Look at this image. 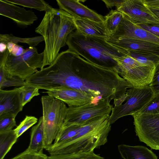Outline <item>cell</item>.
Instances as JSON below:
<instances>
[{
  "label": "cell",
  "instance_id": "obj_1",
  "mask_svg": "<svg viewBox=\"0 0 159 159\" xmlns=\"http://www.w3.org/2000/svg\"><path fill=\"white\" fill-rule=\"evenodd\" d=\"M75 29L74 17L67 12L54 8L45 12L35 30L43 36L45 42L43 68L53 63L61 48L66 44L68 36Z\"/></svg>",
  "mask_w": 159,
  "mask_h": 159
},
{
  "label": "cell",
  "instance_id": "obj_2",
  "mask_svg": "<svg viewBox=\"0 0 159 159\" xmlns=\"http://www.w3.org/2000/svg\"><path fill=\"white\" fill-rule=\"evenodd\" d=\"M106 39L102 37L85 36L75 30L69 34L66 44L69 50L91 63L119 70L117 62L114 58L127 55L128 51L111 44Z\"/></svg>",
  "mask_w": 159,
  "mask_h": 159
},
{
  "label": "cell",
  "instance_id": "obj_3",
  "mask_svg": "<svg viewBox=\"0 0 159 159\" xmlns=\"http://www.w3.org/2000/svg\"><path fill=\"white\" fill-rule=\"evenodd\" d=\"M110 116H105L81 126L78 133L70 140L57 146H50L45 149L50 155L93 151L107 141L111 129L108 121Z\"/></svg>",
  "mask_w": 159,
  "mask_h": 159
},
{
  "label": "cell",
  "instance_id": "obj_4",
  "mask_svg": "<svg viewBox=\"0 0 159 159\" xmlns=\"http://www.w3.org/2000/svg\"><path fill=\"white\" fill-rule=\"evenodd\" d=\"M44 149L52 144L63 128L67 108L63 101L49 95L42 97Z\"/></svg>",
  "mask_w": 159,
  "mask_h": 159
},
{
  "label": "cell",
  "instance_id": "obj_5",
  "mask_svg": "<svg viewBox=\"0 0 159 159\" xmlns=\"http://www.w3.org/2000/svg\"><path fill=\"white\" fill-rule=\"evenodd\" d=\"M111 101L109 98H101L96 102L69 107L62 128L75 125L84 126L105 116L110 115L113 107Z\"/></svg>",
  "mask_w": 159,
  "mask_h": 159
},
{
  "label": "cell",
  "instance_id": "obj_6",
  "mask_svg": "<svg viewBox=\"0 0 159 159\" xmlns=\"http://www.w3.org/2000/svg\"><path fill=\"white\" fill-rule=\"evenodd\" d=\"M44 54L43 52L39 53L35 47H29L19 56H13L9 53L5 66L9 73L25 81L37 72V68H43Z\"/></svg>",
  "mask_w": 159,
  "mask_h": 159
},
{
  "label": "cell",
  "instance_id": "obj_7",
  "mask_svg": "<svg viewBox=\"0 0 159 159\" xmlns=\"http://www.w3.org/2000/svg\"><path fill=\"white\" fill-rule=\"evenodd\" d=\"M126 102L113 107L108 121L111 125L118 120L125 116L139 112L153 97L154 94L148 85L134 87L127 89Z\"/></svg>",
  "mask_w": 159,
  "mask_h": 159
},
{
  "label": "cell",
  "instance_id": "obj_8",
  "mask_svg": "<svg viewBox=\"0 0 159 159\" xmlns=\"http://www.w3.org/2000/svg\"><path fill=\"white\" fill-rule=\"evenodd\" d=\"M121 76L134 87H141L151 82L155 66L143 65L128 55L114 58Z\"/></svg>",
  "mask_w": 159,
  "mask_h": 159
},
{
  "label": "cell",
  "instance_id": "obj_9",
  "mask_svg": "<svg viewBox=\"0 0 159 159\" xmlns=\"http://www.w3.org/2000/svg\"><path fill=\"white\" fill-rule=\"evenodd\" d=\"M132 116L139 141L152 149L159 150V113H136Z\"/></svg>",
  "mask_w": 159,
  "mask_h": 159
},
{
  "label": "cell",
  "instance_id": "obj_10",
  "mask_svg": "<svg viewBox=\"0 0 159 159\" xmlns=\"http://www.w3.org/2000/svg\"><path fill=\"white\" fill-rule=\"evenodd\" d=\"M116 10L135 24L159 26V19L144 4L143 0H124Z\"/></svg>",
  "mask_w": 159,
  "mask_h": 159
},
{
  "label": "cell",
  "instance_id": "obj_11",
  "mask_svg": "<svg viewBox=\"0 0 159 159\" xmlns=\"http://www.w3.org/2000/svg\"><path fill=\"white\" fill-rule=\"evenodd\" d=\"M123 18L115 32L107 38L119 40L129 38L141 40L159 45V37L141 28L131 22L123 14Z\"/></svg>",
  "mask_w": 159,
  "mask_h": 159
},
{
  "label": "cell",
  "instance_id": "obj_12",
  "mask_svg": "<svg viewBox=\"0 0 159 159\" xmlns=\"http://www.w3.org/2000/svg\"><path fill=\"white\" fill-rule=\"evenodd\" d=\"M44 93L67 104L69 107H78L92 102L96 98L92 95L80 90L67 87H61Z\"/></svg>",
  "mask_w": 159,
  "mask_h": 159
},
{
  "label": "cell",
  "instance_id": "obj_13",
  "mask_svg": "<svg viewBox=\"0 0 159 159\" xmlns=\"http://www.w3.org/2000/svg\"><path fill=\"white\" fill-rule=\"evenodd\" d=\"M0 15L11 19L21 28L31 25L38 19L32 11L26 10L5 0H0Z\"/></svg>",
  "mask_w": 159,
  "mask_h": 159
},
{
  "label": "cell",
  "instance_id": "obj_14",
  "mask_svg": "<svg viewBox=\"0 0 159 159\" xmlns=\"http://www.w3.org/2000/svg\"><path fill=\"white\" fill-rule=\"evenodd\" d=\"M60 9L67 12L75 18H86L98 21H104V16L75 0H57Z\"/></svg>",
  "mask_w": 159,
  "mask_h": 159
},
{
  "label": "cell",
  "instance_id": "obj_15",
  "mask_svg": "<svg viewBox=\"0 0 159 159\" xmlns=\"http://www.w3.org/2000/svg\"><path fill=\"white\" fill-rule=\"evenodd\" d=\"M21 87L10 90L0 89V116L11 112L16 116L22 111Z\"/></svg>",
  "mask_w": 159,
  "mask_h": 159
},
{
  "label": "cell",
  "instance_id": "obj_16",
  "mask_svg": "<svg viewBox=\"0 0 159 159\" xmlns=\"http://www.w3.org/2000/svg\"><path fill=\"white\" fill-rule=\"evenodd\" d=\"M106 41L113 45L127 51L148 53L159 56V45L150 42L129 38L116 40L107 39Z\"/></svg>",
  "mask_w": 159,
  "mask_h": 159
},
{
  "label": "cell",
  "instance_id": "obj_17",
  "mask_svg": "<svg viewBox=\"0 0 159 159\" xmlns=\"http://www.w3.org/2000/svg\"><path fill=\"white\" fill-rule=\"evenodd\" d=\"M76 31L85 36L108 38L110 35L104 21H98L90 19L74 18Z\"/></svg>",
  "mask_w": 159,
  "mask_h": 159
},
{
  "label": "cell",
  "instance_id": "obj_18",
  "mask_svg": "<svg viewBox=\"0 0 159 159\" xmlns=\"http://www.w3.org/2000/svg\"><path fill=\"white\" fill-rule=\"evenodd\" d=\"M9 53L7 48L4 52L0 54V89H3L4 88L9 87H20L28 85L21 78L11 74L7 70L5 62Z\"/></svg>",
  "mask_w": 159,
  "mask_h": 159
},
{
  "label": "cell",
  "instance_id": "obj_19",
  "mask_svg": "<svg viewBox=\"0 0 159 159\" xmlns=\"http://www.w3.org/2000/svg\"><path fill=\"white\" fill-rule=\"evenodd\" d=\"M118 148L124 159H158L156 155L145 146L121 144L118 145Z\"/></svg>",
  "mask_w": 159,
  "mask_h": 159
},
{
  "label": "cell",
  "instance_id": "obj_20",
  "mask_svg": "<svg viewBox=\"0 0 159 159\" xmlns=\"http://www.w3.org/2000/svg\"><path fill=\"white\" fill-rule=\"evenodd\" d=\"M44 129L43 117L39 119L37 124L31 130L30 143L26 150L30 152L43 153L44 145Z\"/></svg>",
  "mask_w": 159,
  "mask_h": 159
},
{
  "label": "cell",
  "instance_id": "obj_21",
  "mask_svg": "<svg viewBox=\"0 0 159 159\" xmlns=\"http://www.w3.org/2000/svg\"><path fill=\"white\" fill-rule=\"evenodd\" d=\"M18 138L14 129L0 133V159H3Z\"/></svg>",
  "mask_w": 159,
  "mask_h": 159
},
{
  "label": "cell",
  "instance_id": "obj_22",
  "mask_svg": "<svg viewBox=\"0 0 159 159\" xmlns=\"http://www.w3.org/2000/svg\"><path fill=\"white\" fill-rule=\"evenodd\" d=\"M43 41L44 39L42 36L23 38L14 36L12 34H0V43L6 44L8 43H12L16 44L19 43H25L27 44L30 47H35Z\"/></svg>",
  "mask_w": 159,
  "mask_h": 159
},
{
  "label": "cell",
  "instance_id": "obj_23",
  "mask_svg": "<svg viewBox=\"0 0 159 159\" xmlns=\"http://www.w3.org/2000/svg\"><path fill=\"white\" fill-rule=\"evenodd\" d=\"M6 1L25 7L33 8L39 11L46 12L51 11L54 8L43 0H5Z\"/></svg>",
  "mask_w": 159,
  "mask_h": 159
},
{
  "label": "cell",
  "instance_id": "obj_24",
  "mask_svg": "<svg viewBox=\"0 0 159 159\" xmlns=\"http://www.w3.org/2000/svg\"><path fill=\"white\" fill-rule=\"evenodd\" d=\"M127 51V55L143 65L154 66L159 63V56L138 51Z\"/></svg>",
  "mask_w": 159,
  "mask_h": 159
},
{
  "label": "cell",
  "instance_id": "obj_25",
  "mask_svg": "<svg viewBox=\"0 0 159 159\" xmlns=\"http://www.w3.org/2000/svg\"><path fill=\"white\" fill-rule=\"evenodd\" d=\"M123 14L117 10H111L104 16V23L110 36L115 32L123 17Z\"/></svg>",
  "mask_w": 159,
  "mask_h": 159
},
{
  "label": "cell",
  "instance_id": "obj_26",
  "mask_svg": "<svg viewBox=\"0 0 159 159\" xmlns=\"http://www.w3.org/2000/svg\"><path fill=\"white\" fill-rule=\"evenodd\" d=\"M81 127L75 125L63 128L59 136L50 146H57L70 140L78 133Z\"/></svg>",
  "mask_w": 159,
  "mask_h": 159
},
{
  "label": "cell",
  "instance_id": "obj_27",
  "mask_svg": "<svg viewBox=\"0 0 159 159\" xmlns=\"http://www.w3.org/2000/svg\"><path fill=\"white\" fill-rule=\"evenodd\" d=\"M48 159H105L96 154L93 151L68 154H55L48 157Z\"/></svg>",
  "mask_w": 159,
  "mask_h": 159
},
{
  "label": "cell",
  "instance_id": "obj_28",
  "mask_svg": "<svg viewBox=\"0 0 159 159\" xmlns=\"http://www.w3.org/2000/svg\"><path fill=\"white\" fill-rule=\"evenodd\" d=\"M16 116L11 112L0 116V133L9 131L16 126Z\"/></svg>",
  "mask_w": 159,
  "mask_h": 159
},
{
  "label": "cell",
  "instance_id": "obj_29",
  "mask_svg": "<svg viewBox=\"0 0 159 159\" xmlns=\"http://www.w3.org/2000/svg\"><path fill=\"white\" fill-rule=\"evenodd\" d=\"M38 120V119L34 116H26L25 118L14 129L18 138L30 128L37 123Z\"/></svg>",
  "mask_w": 159,
  "mask_h": 159
},
{
  "label": "cell",
  "instance_id": "obj_30",
  "mask_svg": "<svg viewBox=\"0 0 159 159\" xmlns=\"http://www.w3.org/2000/svg\"><path fill=\"white\" fill-rule=\"evenodd\" d=\"M21 87V96L22 105L24 107L26 104L30 102L34 96L40 94L37 88L32 86L29 85L22 86Z\"/></svg>",
  "mask_w": 159,
  "mask_h": 159
},
{
  "label": "cell",
  "instance_id": "obj_31",
  "mask_svg": "<svg viewBox=\"0 0 159 159\" xmlns=\"http://www.w3.org/2000/svg\"><path fill=\"white\" fill-rule=\"evenodd\" d=\"M137 113L156 114L159 113V92L155 94L146 106Z\"/></svg>",
  "mask_w": 159,
  "mask_h": 159
},
{
  "label": "cell",
  "instance_id": "obj_32",
  "mask_svg": "<svg viewBox=\"0 0 159 159\" xmlns=\"http://www.w3.org/2000/svg\"><path fill=\"white\" fill-rule=\"evenodd\" d=\"M48 156L42 153H37L25 150L11 159H48Z\"/></svg>",
  "mask_w": 159,
  "mask_h": 159
},
{
  "label": "cell",
  "instance_id": "obj_33",
  "mask_svg": "<svg viewBox=\"0 0 159 159\" xmlns=\"http://www.w3.org/2000/svg\"><path fill=\"white\" fill-rule=\"evenodd\" d=\"M148 85L154 94L159 92V63L155 66L152 81Z\"/></svg>",
  "mask_w": 159,
  "mask_h": 159
},
{
  "label": "cell",
  "instance_id": "obj_34",
  "mask_svg": "<svg viewBox=\"0 0 159 159\" xmlns=\"http://www.w3.org/2000/svg\"><path fill=\"white\" fill-rule=\"evenodd\" d=\"M6 45L9 54L15 57L21 55L26 50L22 46L12 43H8Z\"/></svg>",
  "mask_w": 159,
  "mask_h": 159
},
{
  "label": "cell",
  "instance_id": "obj_35",
  "mask_svg": "<svg viewBox=\"0 0 159 159\" xmlns=\"http://www.w3.org/2000/svg\"><path fill=\"white\" fill-rule=\"evenodd\" d=\"M136 25L153 34L159 37V26L143 24H138Z\"/></svg>",
  "mask_w": 159,
  "mask_h": 159
},
{
  "label": "cell",
  "instance_id": "obj_36",
  "mask_svg": "<svg viewBox=\"0 0 159 159\" xmlns=\"http://www.w3.org/2000/svg\"><path fill=\"white\" fill-rule=\"evenodd\" d=\"M105 4L107 8L109 9L115 7L116 9L119 8L124 0H102Z\"/></svg>",
  "mask_w": 159,
  "mask_h": 159
},
{
  "label": "cell",
  "instance_id": "obj_37",
  "mask_svg": "<svg viewBox=\"0 0 159 159\" xmlns=\"http://www.w3.org/2000/svg\"><path fill=\"white\" fill-rule=\"evenodd\" d=\"M143 1L149 9L159 10V0H143Z\"/></svg>",
  "mask_w": 159,
  "mask_h": 159
},
{
  "label": "cell",
  "instance_id": "obj_38",
  "mask_svg": "<svg viewBox=\"0 0 159 159\" xmlns=\"http://www.w3.org/2000/svg\"><path fill=\"white\" fill-rule=\"evenodd\" d=\"M7 48V45L3 43H0V53L4 52Z\"/></svg>",
  "mask_w": 159,
  "mask_h": 159
},
{
  "label": "cell",
  "instance_id": "obj_39",
  "mask_svg": "<svg viewBox=\"0 0 159 159\" xmlns=\"http://www.w3.org/2000/svg\"><path fill=\"white\" fill-rule=\"evenodd\" d=\"M150 9L159 19V10L152 9Z\"/></svg>",
  "mask_w": 159,
  "mask_h": 159
}]
</instances>
